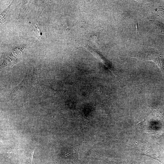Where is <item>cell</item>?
Returning a JSON list of instances; mask_svg holds the SVG:
<instances>
[{"label":"cell","mask_w":164,"mask_h":164,"mask_svg":"<svg viewBox=\"0 0 164 164\" xmlns=\"http://www.w3.org/2000/svg\"><path fill=\"white\" fill-rule=\"evenodd\" d=\"M151 22L155 32L158 34L164 35V24L157 20H152Z\"/></svg>","instance_id":"cell-2"},{"label":"cell","mask_w":164,"mask_h":164,"mask_svg":"<svg viewBox=\"0 0 164 164\" xmlns=\"http://www.w3.org/2000/svg\"><path fill=\"white\" fill-rule=\"evenodd\" d=\"M132 56L141 60L154 62L160 69L164 79V58L162 54L157 52L148 51L134 53Z\"/></svg>","instance_id":"cell-1"},{"label":"cell","mask_w":164,"mask_h":164,"mask_svg":"<svg viewBox=\"0 0 164 164\" xmlns=\"http://www.w3.org/2000/svg\"><path fill=\"white\" fill-rule=\"evenodd\" d=\"M34 151L33 152H32L31 153V158H30L31 161V163H32V160H33V156L34 153Z\"/></svg>","instance_id":"cell-3"}]
</instances>
